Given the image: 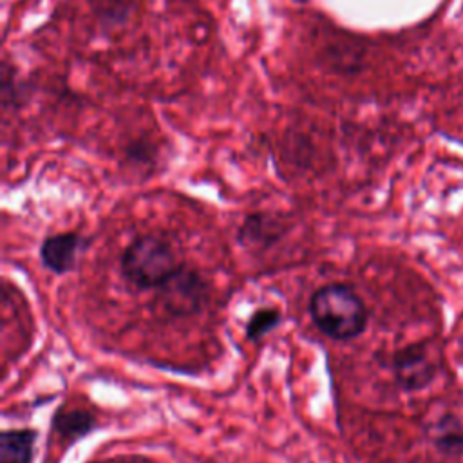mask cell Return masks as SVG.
<instances>
[{
	"mask_svg": "<svg viewBox=\"0 0 463 463\" xmlns=\"http://www.w3.org/2000/svg\"><path fill=\"white\" fill-rule=\"evenodd\" d=\"M181 266L170 244L157 235H141L123 251L121 273L139 289L161 288Z\"/></svg>",
	"mask_w": 463,
	"mask_h": 463,
	"instance_id": "cell-2",
	"label": "cell"
},
{
	"mask_svg": "<svg viewBox=\"0 0 463 463\" xmlns=\"http://www.w3.org/2000/svg\"><path fill=\"white\" fill-rule=\"evenodd\" d=\"M36 432L31 429H7L0 436V463H31Z\"/></svg>",
	"mask_w": 463,
	"mask_h": 463,
	"instance_id": "cell-7",
	"label": "cell"
},
{
	"mask_svg": "<svg viewBox=\"0 0 463 463\" xmlns=\"http://www.w3.org/2000/svg\"><path fill=\"white\" fill-rule=\"evenodd\" d=\"M280 322V311L277 307H260L257 309L248 324H246V336L248 340H257L275 329Z\"/></svg>",
	"mask_w": 463,
	"mask_h": 463,
	"instance_id": "cell-10",
	"label": "cell"
},
{
	"mask_svg": "<svg viewBox=\"0 0 463 463\" xmlns=\"http://www.w3.org/2000/svg\"><path fill=\"white\" fill-rule=\"evenodd\" d=\"M159 289V304L172 315L197 313L206 300V284L192 271L179 268Z\"/></svg>",
	"mask_w": 463,
	"mask_h": 463,
	"instance_id": "cell-3",
	"label": "cell"
},
{
	"mask_svg": "<svg viewBox=\"0 0 463 463\" xmlns=\"http://www.w3.org/2000/svg\"><path fill=\"white\" fill-rule=\"evenodd\" d=\"M309 315L315 326L335 340L358 336L367 322L364 300L345 284H327L318 288L311 295Z\"/></svg>",
	"mask_w": 463,
	"mask_h": 463,
	"instance_id": "cell-1",
	"label": "cell"
},
{
	"mask_svg": "<svg viewBox=\"0 0 463 463\" xmlns=\"http://www.w3.org/2000/svg\"><path fill=\"white\" fill-rule=\"evenodd\" d=\"M94 418L89 412L83 411H69V412H60L54 418V429L69 439H76L89 432L92 429Z\"/></svg>",
	"mask_w": 463,
	"mask_h": 463,
	"instance_id": "cell-9",
	"label": "cell"
},
{
	"mask_svg": "<svg viewBox=\"0 0 463 463\" xmlns=\"http://www.w3.org/2000/svg\"><path fill=\"white\" fill-rule=\"evenodd\" d=\"M432 443L439 452H461L463 450V420L452 412L439 416L430 427Z\"/></svg>",
	"mask_w": 463,
	"mask_h": 463,
	"instance_id": "cell-8",
	"label": "cell"
},
{
	"mask_svg": "<svg viewBox=\"0 0 463 463\" xmlns=\"http://www.w3.org/2000/svg\"><path fill=\"white\" fill-rule=\"evenodd\" d=\"M439 365L438 353L430 344H414L400 349L392 358V373L400 387L416 391L425 387L436 374Z\"/></svg>",
	"mask_w": 463,
	"mask_h": 463,
	"instance_id": "cell-4",
	"label": "cell"
},
{
	"mask_svg": "<svg viewBox=\"0 0 463 463\" xmlns=\"http://www.w3.org/2000/svg\"><path fill=\"white\" fill-rule=\"evenodd\" d=\"M80 246H81V237L76 232L49 235L47 239H43L40 246L42 264L49 271L56 275H63L74 268Z\"/></svg>",
	"mask_w": 463,
	"mask_h": 463,
	"instance_id": "cell-5",
	"label": "cell"
},
{
	"mask_svg": "<svg viewBox=\"0 0 463 463\" xmlns=\"http://www.w3.org/2000/svg\"><path fill=\"white\" fill-rule=\"evenodd\" d=\"M282 235L280 224L268 215H251L244 221L239 232V242L246 248L264 250Z\"/></svg>",
	"mask_w": 463,
	"mask_h": 463,
	"instance_id": "cell-6",
	"label": "cell"
}]
</instances>
